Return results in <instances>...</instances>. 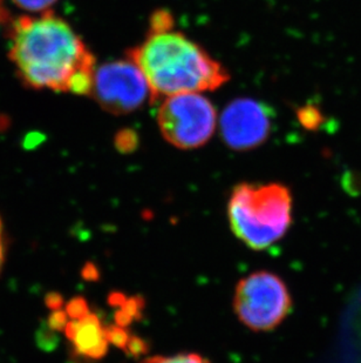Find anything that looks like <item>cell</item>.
Returning <instances> with one entry per match:
<instances>
[{
	"label": "cell",
	"instance_id": "obj_1",
	"mask_svg": "<svg viewBox=\"0 0 361 363\" xmlns=\"http://www.w3.org/2000/svg\"><path fill=\"white\" fill-rule=\"evenodd\" d=\"M10 55L23 80L35 89L74 94L92 91L94 55L65 21L48 11L14 23Z\"/></svg>",
	"mask_w": 361,
	"mask_h": 363
},
{
	"label": "cell",
	"instance_id": "obj_2",
	"mask_svg": "<svg viewBox=\"0 0 361 363\" xmlns=\"http://www.w3.org/2000/svg\"><path fill=\"white\" fill-rule=\"evenodd\" d=\"M128 58L144 73L151 99L214 91L229 80L227 69L208 52L175 31L166 11L154 14L149 33Z\"/></svg>",
	"mask_w": 361,
	"mask_h": 363
},
{
	"label": "cell",
	"instance_id": "obj_3",
	"mask_svg": "<svg viewBox=\"0 0 361 363\" xmlns=\"http://www.w3.org/2000/svg\"><path fill=\"white\" fill-rule=\"evenodd\" d=\"M228 216L236 237L253 250L273 246L292 223V196L282 184L236 186L229 200Z\"/></svg>",
	"mask_w": 361,
	"mask_h": 363
},
{
	"label": "cell",
	"instance_id": "obj_4",
	"mask_svg": "<svg viewBox=\"0 0 361 363\" xmlns=\"http://www.w3.org/2000/svg\"><path fill=\"white\" fill-rule=\"evenodd\" d=\"M292 300L287 284L270 272H256L236 287L234 309L243 325L256 332H269L289 315Z\"/></svg>",
	"mask_w": 361,
	"mask_h": 363
},
{
	"label": "cell",
	"instance_id": "obj_5",
	"mask_svg": "<svg viewBox=\"0 0 361 363\" xmlns=\"http://www.w3.org/2000/svg\"><path fill=\"white\" fill-rule=\"evenodd\" d=\"M157 123L164 139L180 150L207 144L217 126V113L210 100L200 93L162 98Z\"/></svg>",
	"mask_w": 361,
	"mask_h": 363
},
{
	"label": "cell",
	"instance_id": "obj_6",
	"mask_svg": "<svg viewBox=\"0 0 361 363\" xmlns=\"http://www.w3.org/2000/svg\"><path fill=\"white\" fill-rule=\"evenodd\" d=\"M91 94L103 110L113 114L130 113L148 98L151 99L144 73L130 59L109 62L96 69Z\"/></svg>",
	"mask_w": 361,
	"mask_h": 363
},
{
	"label": "cell",
	"instance_id": "obj_7",
	"mask_svg": "<svg viewBox=\"0 0 361 363\" xmlns=\"http://www.w3.org/2000/svg\"><path fill=\"white\" fill-rule=\"evenodd\" d=\"M219 127L229 147L248 151L258 147L269 137L271 114L264 104L256 100H235L222 113Z\"/></svg>",
	"mask_w": 361,
	"mask_h": 363
},
{
	"label": "cell",
	"instance_id": "obj_8",
	"mask_svg": "<svg viewBox=\"0 0 361 363\" xmlns=\"http://www.w3.org/2000/svg\"><path fill=\"white\" fill-rule=\"evenodd\" d=\"M62 330L72 343L73 353L79 359L96 361L106 355L109 346L106 327L96 314L88 312L80 318H69Z\"/></svg>",
	"mask_w": 361,
	"mask_h": 363
},
{
	"label": "cell",
	"instance_id": "obj_9",
	"mask_svg": "<svg viewBox=\"0 0 361 363\" xmlns=\"http://www.w3.org/2000/svg\"><path fill=\"white\" fill-rule=\"evenodd\" d=\"M144 302L141 298H128L121 301V308L116 314L118 325L126 327L128 323L140 318Z\"/></svg>",
	"mask_w": 361,
	"mask_h": 363
},
{
	"label": "cell",
	"instance_id": "obj_10",
	"mask_svg": "<svg viewBox=\"0 0 361 363\" xmlns=\"http://www.w3.org/2000/svg\"><path fill=\"white\" fill-rule=\"evenodd\" d=\"M141 363H210L207 359L194 353L178 354L173 357H148Z\"/></svg>",
	"mask_w": 361,
	"mask_h": 363
},
{
	"label": "cell",
	"instance_id": "obj_11",
	"mask_svg": "<svg viewBox=\"0 0 361 363\" xmlns=\"http://www.w3.org/2000/svg\"><path fill=\"white\" fill-rule=\"evenodd\" d=\"M106 337L108 340L109 345H115L121 350H125L127 343L130 341V335L126 330V327L122 325H110L106 327Z\"/></svg>",
	"mask_w": 361,
	"mask_h": 363
},
{
	"label": "cell",
	"instance_id": "obj_12",
	"mask_svg": "<svg viewBox=\"0 0 361 363\" xmlns=\"http://www.w3.org/2000/svg\"><path fill=\"white\" fill-rule=\"evenodd\" d=\"M299 119L303 123V126L306 127L307 130H316L323 123L321 112L314 107L303 108L300 112Z\"/></svg>",
	"mask_w": 361,
	"mask_h": 363
},
{
	"label": "cell",
	"instance_id": "obj_13",
	"mask_svg": "<svg viewBox=\"0 0 361 363\" xmlns=\"http://www.w3.org/2000/svg\"><path fill=\"white\" fill-rule=\"evenodd\" d=\"M18 7L30 12H42L51 7L57 0H12Z\"/></svg>",
	"mask_w": 361,
	"mask_h": 363
},
{
	"label": "cell",
	"instance_id": "obj_14",
	"mask_svg": "<svg viewBox=\"0 0 361 363\" xmlns=\"http://www.w3.org/2000/svg\"><path fill=\"white\" fill-rule=\"evenodd\" d=\"M65 312L69 319L80 318V316L85 315V314L89 312L88 305H87V302L84 298H72L69 302L67 307H66Z\"/></svg>",
	"mask_w": 361,
	"mask_h": 363
},
{
	"label": "cell",
	"instance_id": "obj_15",
	"mask_svg": "<svg viewBox=\"0 0 361 363\" xmlns=\"http://www.w3.org/2000/svg\"><path fill=\"white\" fill-rule=\"evenodd\" d=\"M147 350H148L147 343L144 342V340L137 337V336H130V341H128L126 348H125V352L128 355H132V357L144 355V353H147Z\"/></svg>",
	"mask_w": 361,
	"mask_h": 363
},
{
	"label": "cell",
	"instance_id": "obj_16",
	"mask_svg": "<svg viewBox=\"0 0 361 363\" xmlns=\"http://www.w3.org/2000/svg\"><path fill=\"white\" fill-rule=\"evenodd\" d=\"M116 144H118V147H119L120 150H122L123 152L130 151V150H133L134 146H135V145H134L133 135L126 137V134H125L123 137L118 138Z\"/></svg>",
	"mask_w": 361,
	"mask_h": 363
},
{
	"label": "cell",
	"instance_id": "obj_17",
	"mask_svg": "<svg viewBox=\"0 0 361 363\" xmlns=\"http://www.w3.org/2000/svg\"><path fill=\"white\" fill-rule=\"evenodd\" d=\"M4 260H5V240H4L3 223L0 219V271L3 268Z\"/></svg>",
	"mask_w": 361,
	"mask_h": 363
}]
</instances>
